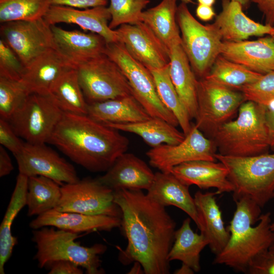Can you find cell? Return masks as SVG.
Returning <instances> with one entry per match:
<instances>
[{
	"mask_svg": "<svg viewBox=\"0 0 274 274\" xmlns=\"http://www.w3.org/2000/svg\"><path fill=\"white\" fill-rule=\"evenodd\" d=\"M122 212L121 227L127 239L124 250L118 247L123 264L140 263L146 274L169 273V252L175 238L176 222L165 207L142 190L114 191Z\"/></svg>",
	"mask_w": 274,
	"mask_h": 274,
	"instance_id": "cell-1",
	"label": "cell"
},
{
	"mask_svg": "<svg viewBox=\"0 0 274 274\" xmlns=\"http://www.w3.org/2000/svg\"><path fill=\"white\" fill-rule=\"evenodd\" d=\"M48 143L92 172H106L126 152L129 140L88 115L63 112Z\"/></svg>",
	"mask_w": 274,
	"mask_h": 274,
	"instance_id": "cell-2",
	"label": "cell"
},
{
	"mask_svg": "<svg viewBox=\"0 0 274 274\" xmlns=\"http://www.w3.org/2000/svg\"><path fill=\"white\" fill-rule=\"evenodd\" d=\"M235 201L236 210L227 227L229 240L213 263L247 273L252 261L274 244V231L270 213L261 215V208L248 197Z\"/></svg>",
	"mask_w": 274,
	"mask_h": 274,
	"instance_id": "cell-3",
	"label": "cell"
},
{
	"mask_svg": "<svg viewBox=\"0 0 274 274\" xmlns=\"http://www.w3.org/2000/svg\"><path fill=\"white\" fill-rule=\"evenodd\" d=\"M266 110L267 107L254 101H245L238 110L236 119L222 125L211 139L219 153L247 157L267 153Z\"/></svg>",
	"mask_w": 274,
	"mask_h": 274,
	"instance_id": "cell-4",
	"label": "cell"
},
{
	"mask_svg": "<svg viewBox=\"0 0 274 274\" xmlns=\"http://www.w3.org/2000/svg\"><path fill=\"white\" fill-rule=\"evenodd\" d=\"M80 234L46 226L32 231V241L36 244L37 252L34 259L38 267H49L59 260L71 261L85 269L87 274L105 273L101 267L99 256L107 247L102 244H95L88 247L76 242Z\"/></svg>",
	"mask_w": 274,
	"mask_h": 274,
	"instance_id": "cell-5",
	"label": "cell"
},
{
	"mask_svg": "<svg viewBox=\"0 0 274 274\" xmlns=\"http://www.w3.org/2000/svg\"><path fill=\"white\" fill-rule=\"evenodd\" d=\"M215 157L228 169L234 201L248 197L262 208L274 198V153L247 157L215 153Z\"/></svg>",
	"mask_w": 274,
	"mask_h": 274,
	"instance_id": "cell-6",
	"label": "cell"
},
{
	"mask_svg": "<svg viewBox=\"0 0 274 274\" xmlns=\"http://www.w3.org/2000/svg\"><path fill=\"white\" fill-rule=\"evenodd\" d=\"M176 20L182 46L192 69L195 75L202 79L221 55L223 41L220 33L213 23L204 25L199 22L184 1L178 6Z\"/></svg>",
	"mask_w": 274,
	"mask_h": 274,
	"instance_id": "cell-7",
	"label": "cell"
},
{
	"mask_svg": "<svg viewBox=\"0 0 274 274\" xmlns=\"http://www.w3.org/2000/svg\"><path fill=\"white\" fill-rule=\"evenodd\" d=\"M104 54L121 70L132 95L151 117L161 118L175 126L179 125L175 116L159 98L151 72L132 57L122 43L107 44Z\"/></svg>",
	"mask_w": 274,
	"mask_h": 274,
	"instance_id": "cell-8",
	"label": "cell"
},
{
	"mask_svg": "<svg viewBox=\"0 0 274 274\" xmlns=\"http://www.w3.org/2000/svg\"><path fill=\"white\" fill-rule=\"evenodd\" d=\"M63 113L50 94L30 93L8 121L26 143L44 144L48 143Z\"/></svg>",
	"mask_w": 274,
	"mask_h": 274,
	"instance_id": "cell-9",
	"label": "cell"
},
{
	"mask_svg": "<svg viewBox=\"0 0 274 274\" xmlns=\"http://www.w3.org/2000/svg\"><path fill=\"white\" fill-rule=\"evenodd\" d=\"M209 81L198 80L195 126L212 136L223 124L230 121L245 98L241 92Z\"/></svg>",
	"mask_w": 274,
	"mask_h": 274,
	"instance_id": "cell-10",
	"label": "cell"
},
{
	"mask_svg": "<svg viewBox=\"0 0 274 274\" xmlns=\"http://www.w3.org/2000/svg\"><path fill=\"white\" fill-rule=\"evenodd\" d=\"M76 69L88 104L132 95L121 70L105 54L82 63Z\"/></svg>",
	"mask_w": 274,
	"mask_h": 274,
	"instance_id": "cell-11",
	"label": "cell"
},
{
	"mask_svg": "<svg viewBox=\"0 0 274 274\" xmlns=\"http://www.w3.org/2000/svg\"><path fill=\"white\" fill-rule=\"evenodd\" d=\"M61 196L57 207L61 212L122 218L114 201V191L97 178H86L61 186Z\"/></svg>",
	"mask_w": 274,
	"mask_h": 274,
	"instance_id": "cell-12",
	"label": "cell"
},
{
	"mask_svg": "<svg viewBox=\"0 0 274 274\" xmlns=\"http://www.w3.org/2000/svg\"><path fill=\"white\" fill-rule=\"evenodd\" d=\"M1 35L25 67L48 50L55 48L51 25L43 18L2 23Z\"/></svg>",
	"mask_w": 274,
	"mask_h": 274,
	"instance_id": "cell-13",
	"label": "cell"
},
{
	"mask_svg": "<svg viewBox=\"0 0 274 274\" xmlns=\"http://www.w3.org/2000/svg\"><path fill=\"white\" fill-rule=\"evenodd\" d=\"M215 145L192 124L184 139L176 145L163 144L152 148L146 152L151 166L163 173L181 163L197 160L216 161Z\"/></svg>",
	"mask_w": 274,
	"mask_h": 274,
	"instance_id": "cell-14",
	"label": "cell"
},
{
	"mask_svg": "<svg viewBox=\"0 0 274 274\" xmlns=\"http://www.w3.org/2000/svg\"><path fill=\"white\" fill-rule=\"evenodd\" d=\"M14 156L19 174L28 177L44 176L60 186L80 180L74 166L45 144L25 142L22 150Z\"/></svg>",
	"mask_w": 274,
	"mask_h": 274,
	"instance_id": "cell-15",
	"label": "cell"
},
{
	"mask_svg": "<svg viewBox=\"0 0 274 274\" xmlns=\"http://www.w3.org/2000/svg\"><path fill=\"white\" fill-rule=\"evenodd\" d=\"M116 30L119 42L147 68L163 67L169 63V51L151 29L143 22L124 24Z\"/></svg>",
	"mask_w": 274,
	"mask_h": 274,
	"instance_id": "cell-16",
	"label": "cell"
},
{
	"mask_svg": "<svg viewBox=\"0 0 274 274\" xmlns=\"http://www.w3.org/2000/svg\"><path fill=\"white\" fill-rule=\"evenodd\" d=\"M44 19L50 25L59 23L76 24L85 30L101 36L107 44L119 42L117 31L109 27L111 15L107 6L79 10L67 6L52 5Z\"/></svg>",
	"mask_w": 274,
	"mask_h": 274,
	"instance_id": "cell-17",
	"label": "cell"
},
{
	"mask_svg": "<svg viewBox=\"0 0 274 274\" xmlns=\"http://www.w3.org/2000/svg\"><path fill=\"white\" fill-rule=\"evenodd\" d=\"M55 49L75 68L104 54L107 42L100 35L78 30H67L51 25Z\"/></svg>",
	"mask_w": 274,
	"mask_h": 274,
	"instance_id": "cell-18",
	"label": "cell"
},
{
	"mask_svg": "<svg viewBox=\"0 0 274 274\" xmlns=\"http://www.w3.org/2000/svg\"><path fill=\"white\" fill-rule=\"evenodd\" d=\"M121 224V218L118 217L61 212L54 209L38 216L30 222L29 227L37 229L51 226L80 234L97 231H110L120 228Z\"/></svg>",
	"mask_w": 274,
	"mask_h": 274,
	"instance_id": "cell-19",
	"label": "cell"
},
{
	"mask_svg": "<svg viewBox=\"0 0 274 274\" xmlns=\"http://www.w3.org/2000/svg\"><path fill=\"white\" fill-rule=\"evenodd\" d=\"M154 177L155 174L142 159L132 153L125 152L97 179L113 191L122 189L147 190Z\"/></svg>",
	"mask_w": 274,
	"mask_h": 274,
	"instance_id": "cell-20",
	"label": "cell"
},
{
	"mask_svg": "<svg viewBox=\"0 0 274 274\" xmlns=\"http://www.w3.org/2000/svg\"><path fill=\"white\" fill-rule=\"evenodd\" d=\"M222 11L216 16L214 25L222 41L238 42L250 37L274 35V26L262 24L248 17L242 5L232 0H221Z\"/></svg>",
	"mask_w": 274,
	"mask_h": 274,
	"instance_id": "cell-21",
	"label": "cell"
},
{
	"mask_svg": "<svg viewBox=\"0 0 274 274\" xmlns=\"http://www.w3.org/2000/svg\"><path fill=\"white\" fill-rule=\"evenodd\" d=\"M221 55L261 74L274 70V41L270 36L254 41H223Z\"/></svg>",
	"mask_w": 274,
	"mask_h": 274,
	"instance_id": "cell-22",
	"label": "cell"
},
{
	"mask_svg": "<svg viewBox=\"0 0 274 274\" xmlns=\"http://www.w3.org/2000/svg\"><path fill=\"white\" fill-rule=\"evenodd\" d=\"M170 173L188 186L195 185L202 189L214 188L218 194L233 192L234 189L228 179L227 167L220 161H188L174 167Z\"/></svg>",
	"mask_w": 274,
	"mask_h": 274,
	"instance_id": "cell-23",
	"label": "cell"
},
{
	"mask_svg": "<svg viewBox=\"0 0 274 274\" xmlns=\"http://www.w3.org/2000/svg\"><path fill=\"white\" fill-rule=\"evenodd\" d=\"M217 192L197 191L194 197L199 221L198 228L208 239L209 246L216 255L225 248L230 238V232L224 226L222 213L216 200Z\"/></svg>",
	"mask_w": 274,
	"mask_h": 274,
	"instance_id": "cell-24",
	"label": "cell"
},
{
	"mask_svg": "<svg viewBox=\"0 0 274 274\" xmlns=\"http://www.w3.org/2000/svg\"><path fill=\"white\" fill-rule=\"evenodd\" d=\"M147 195L160 205L173 206L186 213L193 220L197 228L199 221L194 198L189 186L183 183L171 173L158 172L147 190Z\"/></svg>",
	"mask_w": 274,
	"mask_h": 274,
	"instance_id": "cell-25",
	"label": "cell"
},
{
	"mask_svg": "<svg viewBox=\"0 0 274 274\" xmlns=\"http://www.w3.org/2000/svg\"><path fill=\"white\" fill-rule=\"evenodd\" d=\"M73 68L55 49L34 59L25 67L21 81L29 93L49 94L57 79L66 70Z\"/></svg>",
	"mask_w": 274,
	"mask_h": 274,
	"instance_id": "cell-26",
	"label": "cell"
},
{
	"mask_svg": "<svg viewBox=\"0 0 274 274\" xmlns=\"http://www.w3.org/2000/svg\"><path fill=\"white\" fill-rule=\"evenodd\" d=\"M169 54L172 81L190 119L195 118L198 80L181 43L173 45L169 50Z\"/></svg>",
	"mask_w": 274,
	"mask_h": 274,
	"instance_id": "cell-27",
	"label": "cell"
},
{
	"mask_svg": "<svg viewBox=\"0 0 274 274\" xmlns=\"http://www.w3.org/2000/svg\"><path fill=\"white\" fill-rule=\"evenodd\" d=\"M87 115L104 124L135 123L151 117L132 95L88 104Z\"/></svg>",
	"mask_w": 274,
	"mask_h": 274,
	"instance_id": "cell-28",
	"label": "cell"
},
{
	"mask_svg": "<svg viewBox=\"0 0 274 274\" xmlns=\"http://www.w3.org/2000/svg\"><path fill=\"white\" fill-rule=\"evenodd\" d=\"M178 0H161L156 6L144 11L142 22L147 25L168 49L181 43L176 20Z\"/></svg>",
	"mask_w": 274,
	"mask_h": 274,
	"instance_id": "cell-29",
	"label": "cell"
},
{
	"mask_svg": "<svg viewBox=\"0 0 274 274\" xmlns=\"http://www.w3.org/2000/svg\"><path fill=\"white\" fill-rule=\"evenodd\" d=\"M105 124L118 130L137 134L152 148L163 144L176 145L185 136L176 126L158 117H151L135 123Z\"/></svg>",
	"mask_w": 274,
	"mask_h": 274,
	"instance_id": "cell-30",
	"label": "cell"
},
{
	"mask_svg": "<svg viewBox=\"0 0 274 274\" xmlns=\"http://www.w3.org/2000/svg\"><path fill=\"white\" fill-rule=\"evenodd\" d=\"M28 177L18 174L10 202L0 226V273H5V265L10 258L13 249L17 244L11 227L14 219L26 204Z\"/></svg>",
	"mask_w": 274,
	"mask_h": 274,
	"instance_id": "cell-31",
	"label": "cell"
},
{
	"mask_svg": "<svg viewBox=\"0 0 274 274\" xmlns=\"http://www.w3.org/2000/svg\"><path fill=\"white\" fill-rule=\"evenodd\" d=\"M191 218L185 219L176 230L174 242L168 255V259L179 260L197 272L200 270V254L209 242L201 233L194 232L191 227Z\"/></svg>",
	"mask_w": 274,
	"mask_h": 274,
	"instance_id": "cell-32",
	"label": "cell"
},
{
	"mask_svg": "<svg viewBox=\"0 0 274 274\" xmlns=\"http://www.w3.org/2000/svg\"><path fill=\"white\" fill-rule=\"evenodd\" d=\"M49 94L63 112L87 115L88 103L76 68L64 72L52 85Z\"/></svg>",
	"mask_w": 274,
	"mask_h": 274,
	"instance_id": "cell-33",
	"label": "cell"
},
{
	"mask_svg": "<svg viewBox=\"0 0 274 274\" xmlns=\"http://www.w3.org/2000/svg\"><path fill=\"white\" fill-rule=\"evenodd\" d=\"M61 186L44 176L28 177L26 204L27 216H38L55 209L61 198Z\"/></svg>",
	"mask_w": 274,
	"mask_h": 274,
	"instance_id": "cell-34",
	"label": "cell"
},
{
	"mask_svg": "<svg viewBox=\"0 0 274 274\" xmlns=\"http://www.w3.org/2000/svg\"><path fill=\"white\" fill-rule=\"evenodd\" d=\"M262 75L220 55L215 60L209 73L203 78L241 91L243 87L256 81Z\"/></svg>",
	"mask_w": 274,
	"mask_h": 274,
	"instance_id": "cell-35",
	"label": "cell"
},
{
	"mask_svg": "<svg viewBox=\"0 0 274 274\" xmlns=\"http://www.w3.org/2000/svg\"><path fill=\"white\" fill-rule=\"evenodd\" d=\"M149 70L153 77L159 98L175 116L182 132L185 135H187L191 128V119L172 81L169 64L160 68Z\"/></svg>",
	"mask_w": 274,
	"mask_h": 274,
	"instance_id": "cell-36",
	"label": "cell"
},
{
	"mask_svg": "<svg viewBox=\"0 0 274 274\" xmlns=\"http://www.w3.org/2000/svg\"><path fill=\"white\" fill-rule=\"evenodd\" d=\"M51 6V0H0V22L43 18Z\"/></svg>",
	"mask_w": 274,
	"mask_h": 274,
	"instance_id": "cell-37",
	"label": "cell"
},
{
	"mask_svg": "<svg viewBox=\"0 0 274 274\" xmlns=\"http://www.w3.org/2000/svg\"><path fill=\"white\" fill-rule=\"evenodd\" d=\"M30 94L21 81L0 77V115L9 120Z\"/></svg>",
	"mask_w": 274,
	"mask_h": 274,
	"instance_id": "cell-38",
	"label": "cell"
},
{
	"mask_svg": "<svg viewBox=\"0 0 274 274\" xmlns=\"http://www.w3.org/2000/svg\"><path fill=\"white\" fill-rule=\"evenodd\" d=\"M108 7L111 15V29L124 24H134L142 22L143 10L150 0H110Z\"/></svg>",
	"mask_w": 274,
	"mask_h": 274,
	"instance_id": "cell-39",
	"label": "cell"
},
{
	"mask_svg": "<svg viewBox=\"0 0 274 274\" xmlns=\"http://www.w3.org/2000/svg\"><path fill=\"white\" fill-rule=\"evenodd\" d=\"M241 91L246 101H252L267 108L274 100V70L263 74L256 81L243 87Z\"/></svg>",
	"mask_w": 274,
	"mask_h": 274,
	"instance_id": "cell-40",
	"label": "cell"
},
{
	"mask_svg": "<svg viewBox=\"0 0 274 274\" xmlns=\"http://www.w3.org/2000/svg\"><path fill=\"white\" fill-rule=\"evenodd\" d=\"M25 67L14 51L0 40V77L21 81Z\"/></svg>",
	"mask_w": 274,
	"mask_h": 274,
	"instance_id": "cell-41",
	"label": "cell"
},
{
	"mask_svg": "<svg viewBox=\"0 0 274 274\" xmlns=\"http://www.w3.org/2000/svg\"><path fill=\"white\" fill-rule=\"evenodd\" d=\"M25 142H22L20 137L15 132L9 122L0 118V144L1 146L8 150L15 156L22 149Z\"/></svg>",
	"mask_w": 274,
	"mask_h": 274,
	"instance_id": "cell-42",
	"label": "cell"
},
{
	"mask_svg": "<svg viewBox=\"0 0 274 274\" xmlns=\"http://www.w3.org/2000/svg\"><path fill=\"white\" fill-rule=\"evenodd\" d=\"M246 273L274 274V244L252 261Z\"/></svg>",
	"mask_w": 274,
	"mask_h": 274,
	"instance_id": "cell-43",
	"label": "cell"
},
{
	"mask_svg": "<svg viewBox=\"0 0 274 274\" xmlns=\"http://www.w3.org/2000/svg\"><path fill=\"white\" fill-rule=\"evenodd\" d=\"M49 274H83L82 268L76 264L67 260H59L52 263L49 266Z\"/></svg>",
	"mask_w": 274,
	"mask_h": 274,
	"instance_id": "cell-44",
	"label": "cell"
},
{
	"mask_svg": "<svg viewBox=\"0 0 274 274\" xmlns=\"http://www.w3.org/2000/svg\"><path fill=\"white\" fill-rule=\"evenodd\" d=\"M108 0H51L52 5H59L74 8L88 9L106 6Z\"/></svg>",
	"mask_w": 274,
	"mask_h": 274,
	"instance_id": "cell-45",
	"label": "cell"
},
{
	"mask_svg": "<svg viewBox=\"0 0 274 274\" xmlns=\"http://www.w3.org/2000/svg\"><path fill=\"white\" fill-rule=\"evenodd\" d=\"M255 4L263 14L265 24L274 26V0H250Z\"/></svg>",
	"mask_w": 274,
	"mask_h": 274,
	"instance_id": "cell-46",
	"label": "cell"
},
{
	"mask_svg": "<svg viewBox=\"0 0 274 274\" xmlns=\"http://www.w3.org/2000/svg\"><path fill=\"white\" fill-rule=\"evenodd\" d=\"M265 121L269 147L274 152V109L267 108Z\"/></svg>",
	"mask_w": 274,
	"mask_h": 274,
	"instance_id": "cell-47",
	"label": "cell"
},
{
	"mask_svg": "<svg viewBox=\"0 0 274 274\" xmlns=\"http://www.w3.org/2000/svg\"><path fill=\"white\" fill-rule=\"evenodd\" d=\"M14 167L11 158L6 149L0 146V177L9 175Z\"/></svg>",
	"mask_w": 274,
	"mask_h": 274,
	"instance_id": "cell-48",
	"label": "cell"
},
{
	"mask_svg": "<svg viewBox=\"0 0 274 274\" xmlns=\"http://www.w3.org/2000/svg\"><path fill=\"white\" fill-rule=\"evenodd\" d=\"M195 13L198 18L203 21H210L216 15L212 7L201 4L198 5Z\"/></svg>",
	"mask_w": 274,
	"mask_h": 274,
	"instance_id": "cell-49",
	"label": "cell"
},
{
	"mask_svg": "<svg viewBox=\"0 0 274 274\" xmlns=\"http://www.w3.org/2000/svg\"><path fill=\"white\" fill-rule=\"evenodd\" d=\"M195 272L188 265L182 263V266L175 271L177 274H192Z\"/></svg>",
	"mask_w": 274,
	"mask_h": 274,
	"instance_id": "cell-50",
	"label": "cell"
},
{
	"mask_svg": "<svg viewBox=\"0 0 274 274\" xmlns=\"http://www.w3.org/2000/svg\"><path fill=\"white\" fill-rule=\"evenodd\" d=\"M141 272H144V270L141 264L138 262H134V265L129 271L128 273H142Z\"/></svg>",
	"mask_w": 274,
	"mask_h": 274,
	"instance_id": "cell-51",
	"label": "cell"
},
{
	"mask_svg": "<svg viewBox=\"0 0 274 274\" xmlns=\"http://www.w3.org/2000/svg\"><path fill=\"white\" fill-rule=\"evenodd\" d=\"M198 4L212 7L215 3L216 0H197Z\"/></svg>",
	"mask_w": 274,
	"mask_h": 274,
	"instance_id": "cell-52",
	"label": "cell"
},
{
	"mask_svg": "<svg viewBox=\"0 0 274 274\" xmlns=\"http://www.w3.org/2000/svg\"><path fill=\"white\" fill-rule=\"evenodd\" d=\"M232 1H236L240 3L242 5L243 9L248 8L250 3V0H232Z\"/></svg>",
	"mask_w": 274,
	"mask_h": 274,
	"instance_id": "cell-53",
	"label": "cell"
},
{
	"mask_svg": "<svg viewBox=\"0 0 274 274\" xmlns=\"http://www.w3.org/2000/svg\"><path fill=\"white\" fill-rule=\"evenodd\" d=\"M271 230H272L273 231H274V222H273L271 223Z\"/></svg>",
	"mask_w": 274,
	"mask_h": 274,
	"instance_id": "cell-54",
	"label": "cell"
},
{
	"mask_svg": "<svg viewBox=\"0 0 274 274\" xmlns=\"http://www.w3.org/2000/svg\"><path fill=\"white\" fill-rule=\"evenodd\" d=\"M271 37L272 38V39H273V40L274 41V35L273 36H271Z\"/></svg>",
	"mask_w": 274,
	"mask_h": 274,
	"instance_id": "cell-55",
	"label": "cell"
}]
</instances>
